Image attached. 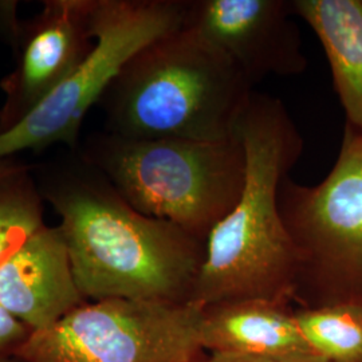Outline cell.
<instances>
[{"instance_id": "cell-1", "label": "cell", "mask_w": 362, "mask_h": 362, "mask_svg": "<svg viewBox=\"0 0 362 362\" xmlns=\"http://www.w3.org/2000/svg\"><path fill=\"white\" fill-rule=\"evenodd\" d=\"M238 134L246 177L231 212L208 235L191 303L242 299L293 305L299 259L279 208L281 185L303 153V137L285 104L254 91Z\"/></svg>"}, {"instance_id": "cell-2", "label": "cell", "mask_w": 362, "mask_h": 362, "mask_svg": "<svg viewBox=\"0 0 362 362\" xmlns=\"http://www.w3.org/2000/svg\"><path fill=\"white\" fill-rule=\"evenodd\" d=\"M90 167L77 179L52 185L46 194L61 218L81 294L88 302L191 303L206 242L132 207Z\"/></svg>"}, {"instance_id": "cell-3", "label": "cell", "mask_w": 362, "mask_h": 362, "mask_svg": "<svg viewBox=\"0 0 362 362\" xmlns=\"http://www.w3.org/2000/svg\"><path fill=\"white\" fill-rule=\"evenodd\" d=\"M254 91L227 57L182 26L137 52L100 103L119 137L223 141L236 136Z\"/></svg>"}, {"instance_id": "cell-4", "label": "cell", "mask_w": 362, "mask_h": 362, "mask_svg": "<svg viewBox=\"0 0 362 362\" xmlns=\"http://www.w3.org/2000/svg\"><path fill=\"white\" fill-rule=\"evenodd\" d=\"M89 164L132 207L204 242L231 212L246 177L238 132L223 141L136 140L107 133L91 145Z\"/></svg>"}, {"instance_id": "cell-5", "label": "cell", "mask_w": 362, "mask_h": 362, "mask_svg": "<svg viewBox=\"0 0 362 362\" xmlns=\"http://www.w3.org/2000/svg\"><path fill=\"white\" fill-rule=\"evenodd\" d=\"M279 208L299 259L294 303L362 306V130L345 122L336 163L321 182L287 176Z\"/></svg>"}, {"instance_id": "cell-6", "label": "cell", "mask_w": 362, "mask_h": 362, "mask_svg": "<svg viewBox=\"0 0 362 362\" xmlns=\"http://www.w3.org/2000/svg\"><path fill=\"white\" fill-rule=\"evenodd\" d=\"M185 0H93L94 45L77 70L13 129L0 134V160L52 144L73 145L91 106L130 59L184 26Z\"/></svg>"}, {"instance_id": "cell-7", "label": "cell", "mask_w": 362, "mask_h": 362, "mask_svg": "<svg viewBox=\"0 0 362 362\" xmlns=\"http://www.w3.org/2000/svg\"><path fill=\"white\" fill-rule=\"evenodd\" d=\"M203 308L194 303L86 302L18 351L26 362H206Z\"/></svg>"}, {"instance_id": "cell-8", "label": "cell", "mask_w": 362, "mask_h": 362, "mask_svg": "<svg viewBox=\"0 0 362 362\" xmlns=\"http://www.w3.org/2000/svg\"><path fill=\"white\" fill-rule=\"evenodd\" d=\"M291 0H185L184 26L206 39L255 88L267 77H294L308 57Z\"/></svg>"}, {"instance_id": "cell-9", "label": "cell", "mask_w": 362, "mask_h": 362, "mask_svg": "<svg viewBox=\"0 0 362 362\" xmlns=\"http://www.w3.org/2000/svg\"><path fill=\"white\" fill-rule=\"evenodd\" d=\"M93 0L46 1L27 27L16 69L0 83V134L13 129L70 77L94 45Z\"/></svg>"}, {"instance_id": "cell-10", "label": "cell", "mask_w": 362, "mask_h": 362, "mask_svg": "<svg viewBox=\"0 0 362 362\" xmlns=\"http://www.w3.org/2000/svg\"><path fill=\"white\" fill-rule=\"evenodd\" d=\"M86 302L59 226H40L0 258V306L33 333L57 324Z\"/></svg>"}, {"instance_id": "cell-11", "label": "cell", "mask_w": 362, "mask_h": 362, "mask_svg": "<svg viewBox=\"0 0 362 362\" xmlns=\"http://www.w3.org/2000/svg\"><path fill=\"white\" fill-rule=\"evenodd\" d=\"M294 311L291 305L264 299L208 305L202 311V346L211 353L315 354L298 326Z\"/></svg>"}, {"instance_id": "cell-12", "label": "cell", "mask_w": 362, "mask_h": 362, "mask_svg": "<svg viewBox=\"0 0 362 362\" xmlns=\"http://www.w3.org/2000/svg\"><path fill=\"white\" fill-rule=\"evenodd\" d=\"M322 45L346 124L362 130V0H291Z\"/></svg>"}, {"instance_id": "cell-13", "label": "cell", "mask_w": 362, "mask_h": 362, "mask_svg": "<svg viewBox=\"0 0 362 362\" xmlns=\"http://www.w3.org/2000/svg\"><path fill=\"white\" fill-rule=\"evenodd\" d=\"M294 313L317 356L327 362H362V306L341 303Z\"/></svg>"}, {"instance_id": "cell-14", "label": "cell", "mask_w": 362, "mask_h": 362, "mask_svg": "<svg viewBox=\"0 0 362 362\" xmlns=\"http://www.w3.org/2000/svg\"><path fill=\"white\" fill-rule=\"evenodd\" d=\"M43 224L42 197L27 169L0 181V258Z\"/></svg>"}, {"instance_id": "cell-15", "label": "cell", "mask_w": 362, "mask_h": 362, "mask_svg": "<svg viewBox=\"0 0 362 362\" xmlns=\"http://www.w3.org/2000/svg\"><path fill=\"white\" fill-rule=\"evenodd\" d=\"M33 334L30 327L0 306V354H18Z\"/></svg>"}, {"instance_id": "cell-16", "label": "cell", "mask_w": 362, "mask_h": 362, "mask_svg": "<svg viewBox=\"0 0 362 362\" xmlns=\"http://www.w3.org/2000/svg\"><path fill=\"white\" fill-rule=\"evenodd\" d=\"M206 362H327L315 354H287V356H254L233 353H211Z\"/></svg>"}, {"instance_id": "cell-17", "label": "cell", "mask_w": 362, "mask_h": 362, "mask_svg": "<svg viewBox=\"0 0 362 362\" xmlns=\"http://www.w3.org/2000/svg\"><path fill=\"white\" fill-rule=\"evenodd\" d=\"M26 169L25 165L13 163L11 158H3V160H0V181L6 180L11 176H15V175L26 170Z\"/></svg>"}, {"instance_id": "cell-18", "label": "cell", "mask_w": 362, "mask_h": 362, "mask_svg": "<svg viewBox=\"0 0 362 362\" xmlns=\"http://www.w3.org/2000/svg\"><path fill=\"white\" fill-rule=\"evenodd\" d=\"M15 3L13 1H0V18L7 19L10 23H13V10Z\"/></svg>"}, {"instance_id": "cell-19", "label": "cell", "mask_w": 362, "mask_h": 362, "mask_svg": "<svg viewBox=\"0 0 362 362\" xmlns=\"http://www.w3.org/2000/svg\"><path fill=\"white\" fill-rule=\"evenodd\" d=\"M0 362H26L16 354H0Z\"/></svg>"}]
</instances>
